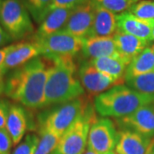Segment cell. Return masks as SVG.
Wrapping results in <instances>:
<instances>
[{
  "instance_id": "836d02e7",
  "label": "cell",
  "mask_w": 154,
  "mask_h": 154,
  "mask_svg": "<svg viewBox=\"0 0 154 154\" xmlns=\"http://www.w3.org/2000/svg\"><path fill=\"white\" fill-rule=\"evenodd\" d=\"M83 154H95L94 153V152H92V151H90V150H87V151H86V152H84V153Z\"/></svg>"
},
{
  "instance_id": "8992f818",
  "label": "cell",
  "mask_w": 154,
  "mask_h": 154,
  "mask_svg": "<svg viewBox=\"0 0 154 154\" xmlns=\"http://www.w3.org/2000/svg\"><path fill=\"white\" fill-rule=\"evenodd\" d=\"M0 24L13 41L24 39L35 33L31 16L20 0H4Z\"/></svg>"
},
{
  "instance_id": "e0dca14e",
  "label": "cell",
  "mask_w": 154,
  "mask_h": 154,
  "mask_svg": "<svg viewBox=\"0 0 154 154\" xmlns=\"http://www.w3.org/2000/svg\"><path fill=\"white\" fill-rule=\"evenodd\" d=\"M117 30V15L95 4L94 20L89 37H113Z\"/></svg>"
},
{
  "instance_id": "4dcf8cb0",
  "label": "cell",
  "mask_w": 154,
  "mask_h": 154,
  "mask_svg": "<svg viewBox=\"0 0 154 154\" xmlns=\"http://www.w3.org/2000/svg\"><path fill=\"white\" fill-rule=\"evenodd\" d=\"M12 41H13L12 38L9 36V34L6 33L5 30L0 24V48L7 46V45Z\"/></svg>"
},
{
  "instance_id": "ba28073f",
  "label": "cell",
  "mask_w": 154,
  "mask_h": 154,
  "mask_svg": "<svg viewBox=\"0 0 154 154\" xmlns=\"http://www.w3.org/2000/svg\"><path fill=\"white\" fill-rule=\"evenodd\" d=\"M118 131L115 122L109 118H100L90 128L88 149L95 154H116Z\"/></svg>"
},
{
  "instance_id": "9a60e30c",
  "label": "cell",
  "mask_w": 154,
  "mask_h": 154,
  "mask_svg": "<svg viewBox=\"0 0 154 154\" xmlns=\"http://www.w3.org/2000/svg\"><path fill=\"white\" fill-rule=\"evenodd\" d=\"M81 52L83 57L87 60L104 57H121L116 50L113 37H89L84 38Z\"/></svg>"
},
{
  "instance_id": "ac0fdd59",
  "label": "cell",
  "mask_w": 154,
  "mask_h": 154,
  "mask_svg": "<svg viewBox=\"0 0 154 154\" xmlns=\"http://www.w3.org/2000/svg\"><path fill=\"white\" fill-rule=\"evenodd\" d=\"M28 113L22 105H11L8 115L6 129L13 145H18L24 138L28 128Z\"/></svg>"
},
{
  "instance_id": "f546056e",
  "label": "cell",
  "mask_w": 154,
  "mask_h": 154,
  "mask_svg": "<svg viewBox=\"0 0 154 154\" xmlns=\"http://www.w3.org/2000/svg\"><path fill=\"white\" fill-rule=\"evenodd\" d=\"M11 105L7 99L0 98V129L6 128Z\"/></svg>"
},
{
  "instance_id": "5b68a950",
  "label": "cell",
  "mask_w": 154,
  "mask_h": 154,
  "mask_svg": "<svg viewBox=\"0 0 154 154\" xmlns=\"http://www.w3.org/2000/svg\"><path fill=\"white\" fill-rule=\"evenodd\" d=\"M98 120L94 105H88L70 128L63 134L51 154H83L88 147V133L91 126Z\"/></svg>"
},
{
  "instance_id": "e575fe53",
  "label": "cell",
  "mask_w": 154,
  "mask_h": 154,
  "mask_svg": "<svg viewBox=\"0 0 154 154\" xmlns=\"http://www.w3.org/2000/svg\"><path fill=\"white\" fill-rule=\"evenodd\" d=\"M149 154H154V148L152 150V152H150Z\"/></svg>"
},
{
  "instance_id": "83f0119b",
  "label": "cell",
  "mask_w": 154,
  "mask_h": 154,
  "mask_svg": "<svg viewBox=\"0 0 154 154\" xmlns=\"http://www.w3.org/2000/svg\"><path fill=\"white\" fill-rule=\"evenodd\" d=\"M90 0H53L51 11L55 9H74L77 6L88 3Z\"/></svg>"
},
{
  "instance_id": "2e32d148",
  "label": "cell",
  "mask_w": 154,
  "mask_h": 154,
  "mask_svg": "<svg viewBox=\"0 0 154 154\" xmlns=\"http://www.w3.org/2000/svg\"><path fill=\"white\" fill-rule=\"evenodd\" d=\"M113 39L119 55L128 64H129L136 56L151 45L150 42L120 30H117L114 34Z\"/></svg>"
},
{
  "instance_id": "7a4b0ae2",
  "label": "cell",
  "mask_w": 154,
  "mask_h": 154,
  "mask_svg": "<svg viewBox=\"0 0 154 154\" xmlns=\"http://www.w3.org/2000/svg\"><path fill=\"white\" fill-rule=\"evenodd\" d=\"M47 59L49 70L45 88L44 108L66 103L85 94L74 57Z\"/></svg>"
},
{
  "instance_id": "d6986e66",
  "label": "cell",
  "mask_w": 154,
  "mask_h": 154,
  "mask_svg": "<svg viewBox=\"0 0 154 154\" xmlns=\"http://www.w3.org/2000/svg\"><path fill=\"white\" fill-rule=\"evenodd\" d=\"M74 9H55L51 11L44 21L39 24L33 37L45 38L63 30Z\"/></svg>"
},
{
  "instance_id": "8fae6325",
  "label": "cell",
  "mask_w": 154,
  "mask_h": 154,
  "mask_svg": "<svg viewBox=\"0 0 154 154\" xmlns=\"http://www.w3.org/2000/svg\"><path fill=\"white\" fill-rule=\"evenodd\" d=\"M95 15V4L93 0L75 7L69 17L63 30L80 38H87L92 29Z\"/></svg>"
},
{
  "instance_id": "ffe728a7",
  "label": "cell",
  "mask_w": 154,
  "mask_h": 154,
  "mask_svg": "<svg viewBox=\"0 0 154 154\" xmlns=\"http://www.w3.org/2000/svg\"><path fill=\"white\" fill-rule=\"evenodd\" d=\"M88 61L99 71L110 75L122 84L126 81L125 75L128 64L121 57H104Z\"/></svg>"
},
{
  "instance_id": "44dd1931",
  "label": "cell",
  "mask_w": 154,
  "mask_h": 154,
  "mask_svg": "<svg viewBox=\"0 0 154 154\" xmlns=\"http://www.w3.org/2000/svg\"><path fill=\"white\" fill-rule=\"evenodd\" d=\"M152 71H154V44L150 45L131 61L127 68L125 80Z\"/></svg>"
},
{
  "instance_id": "52a82bcc",
  "label": "cell",
  "mask_w": 154,
  "mask_h": 154,
  "mask_svg": "<svg viewBox=\"0 0 154 154\" xmlns=\"http://www.w3.org/2000/svg\"><path fill=\"white\" fill-rule=\"evenodd\" d=\"M32 38L38 45L41 56L45 58L58 57H75L81 52L84 40L63 29L45 38H34L32 36Z\"/></svg>"
},
{
  "instance_id": "4316f807",
  "label": "cell",
  "mask_w": 154,
  "mask_h": 154,
  "mask_svg": "<svg viewBox=\"0 0 154 154\" xmlns=\"http://www.w3.org/2000/svg\"><path fill=\"white\" fill-rule=\"evenodd\" d=\"M38 143V135L35 134H28L17 145L11 154H35Z\"/></svg>"
},
{
  "instance_id": "5bb4252c",
  "label": "cell",
  "mask_w": 154,
  "mask_h": 154,
  "mask_svg": "<svg viewBox=\"0 0 154 154\" xmlns=\"http://www.w3.org/2000/svg\"><path fill=\"white\" fill-rule=\"evenodd\" d=\"M118 30L131 34L137 38L152 42V30L154 22L140 19L130 11H125L117 15Z\"/></svg>"
},
{
  "instance_id": "3957f363",
  "label": "cell",
  "mask_w": 154,
  "mask_h": 154,
  "mask_svg": "<svg viewBox=\"0 0 154 154\" xmlns=\"http://www.w3.org/2000/svg\"><path fill=\"white\" fill-rule=\"evenodd\" d=\"M152 99L128 86L118 85L95 97L94 108L102 116L119 118L132 114L140 107L153 103Z\"/></svg>"
},
{
  "instance_id": "1f68e13d",
  "label": "cell",
  "mask_w": 154,
  "mask_h": 154,
  "mask_svg": "<svg viewBox=\"0 0 154 154\" xmlns=\"http://www.w3.org/2000/svg\"><path fill=\"white\" fill-rule=\"evenodd\" d=\"M11 47H12V45H7V46L0 48V69H1V67L3 66L4 62L5 60L8 53L10 52V51L11 50Z\"/></svg>"
},
{
  "instance_id": "6da1fadb",
  "label": "cell",
  "mask_w": 154,
  "mask_h": 154,
  "mask_svg": "<svg viewBox=\"0 0 154 154\" xmlns=\"http://www.w3.org/2000/svg\"><path fill=\"white\" fill-rule=\"evenodd\" d=\"M48 70L47 58L42 56L33 58L8 74L5 80L4 94L28 109H43Z\"/></svg>"
},
{
  "instance_id": "603a6c76",
  "label": "cell",
  "mask_w": 154,
  "mask_h": 154,
  "mask_svg": "<svg viewBox=\"0 0 154 154\" xmlns=\"http://www.w3.org/2000/svg\"><path fill=\"white\" fill-rule=\"evenodd\" d=\"M26 7L31 17L37 24H40L51 12L53 0H20Z\"/></svg>"
},
{
  "instance_id": "9c48e42d",
  "label": "cell",
  "mask_w": 154,
  "mask_h": 154,
  "mask_svg": "<svg viewBox=\"0 0 154 154\" xmlns=\"http://www.w3.org/2000/svg\"><path fill=\"white\" fill-rule=\"evenodd\" d=\"M78 76L89 97L98 96L115 86L122 85L110 75L99 71L88 60L81 63L78 69Z\"/></svg>"
},
{
  "instance_id": "d6a6232c",
  "label": "cell",
  "mask_w": 154,
  "mask_h": 154,
  "mask_svg": "<svg viewBox=\"0 0 154 154\" xmlns=\"http://www.w3.org/2000/svg\"><path fill=\"white\" fill-rule=\"evenodd\" d=\"M5 74L0 69V95L5 91Z\"/></svg>"
},
{
  "instance_id": "484cf974",
  "label": "cell",
  "mask_w": 154,
  "mask_h": 154,
  "mask_svg": "<svg viewBox=\"0 0 154 154\" xmlns=\"http://www.w3.org/2000/svg\"><path fill=\"white\" fill-rule=\"evenodd\" d=\"M128 11L140 19L154 22V0H140Z\"/></svg>"
},
{
  "instance_id": "4fadbf2b",
  "label": "cell",
  "mask_w": 154,
  "mask_h": 154,
  "mask_svg": "<svg viewBox=\"0 0 154 154\" xmlns=\"http://www.w3.org/2000/svg\"><path fill=\"white\" fill-rule=\"evenodd\" d=\"M154 148V138L127 129L118 131L116 154H149Z\"/></svg>"
},
{
  "instance_id": "7c38bea8",
  "label": "cell",
  "mask_w": 154,
  "mask_h": 154,
  "mask_svg": "<svg viewBox=\"0 0 154 154\" xmlns=\"http://www.w3.org/2000/svg\"><path fill=\"white\" fill-rule=\"evenodd\" d=\"M41 56L38 45L31 38L29 40H23L17 44H12L10 52L6 57L1 70L6 75L9 70H13L18 67Z\"/></svg>"
},
{
  "instance_id": "7402d4cb",
  "label": "cell",
  "mask_w": 154,
  "mask_h": 154,
  "mask_svg": "<svg viewBox=\"0 0 154 154\" xmlns=\"http://www.w3.org/2000/svg\"><path fill=\"white\" fill-rule=\"evenodd\" d=\"M126 86L154 101V71L127 80Z\"/></svg>"
},
{
  "instance_id": "277c9868",
  "label": "cell",
  "mask_w": 154,
  "mask_h": 154,
  "mask_svg": "<svg viewBox=\"0 0 154 154\" xmlns=\"http://www.w3.org/2000/svg\"><path fill=\"white\" fill-rule=\"evenodd\" d=\"M89 96L85 94L71 101L57 105L48 112L40 116L38 131L44 130L63 136L90 105Z\"/></svg>"
},
{
  "instance_id": "cb8c5ba5",
  "label": "cell",
  "mask_w": 154,
  "mask_h": 154,
  "mask_svg": "<svg viewBox=\"0 0 154 154\" xmlns=\"http://www.w3.org/2000/svg\"><path fill=\"white\" fill-rule=\"evenodd\" d=\"M38 134H39V143L35 154L52 153L60 140L61 136L53 133L44 131V130L38 131Z\"/></svg>"
},
{
  "instance_id": "d4e9b609",
  "label": "cell",
  "mask_w": 154,
  "mask_h": 154,
  "mask_svg": "<svg viewBox=\"0 0 154 154\" xmlns=\"http://www.w3.org/2000/svg\"><path fill=\"white\" fill-rule=\"evenodd\" d=\"M98 5L105 8L108 11L119 15L122 12H125L130 10L140 0H93Z\"/></svg>"
},
{
  "instance_id": "30bf717a",
  "label": "cell",
  "mask_w": 154,
  "mask_h": 154,
  "mask_svg": "<svg viewBox=\"0 0 154 154\" xmlns=\"http://www.w3.org/2000/svg\"><path fill=\"white\" fill-rule=\"evenodd\" d=\"M120 129L131 130L148 138H154V102L140 107L130 115L114 118Z\"/></svg>"
},
{
  "instance_id": "f1b7e54d",
  "label": "cell",
  "mask_w": 154,
  "mask_h": 154,
  "mask_svg": "<svg viewBox=\"0 0 154 154\" xmlns=\"http://www.w3.org/2000/svg\"><path fill=\"white\" fill-rule=\"evenodd\" d=\"M13 141L6 128L0 129V154H11Z\"/></svg>"
}]
</instances>
